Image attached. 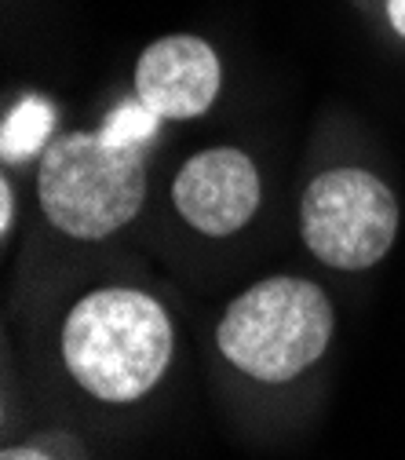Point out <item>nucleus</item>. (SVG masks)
<instances>
[{
    "instance_id": "obj_1",
    "label": "nucleus",
    "mask_w": 405,
    "mask_h": 460,
    "mask_svg": "<svg viewBox=\"0 0 405 460\" xmlns=\"http://www.w3.org/2000/svg\"><path fill=\"white\" fill-rule=\"evenodd\" d=\"M168 311L139 289H95L81 296L63 325L70 376L99 402H139L172 362Z\"/></svg>"
},
{
    "instance_id": "obj_2",
    "label": "nucleus",
    "mask_w": 405,
    "mask_h": 460,
    "mask_svg": "<svg viewBox=\"0 0 405 460\" xmlns=\"http://www.w3.org/2000/svg\"><path fill=\"white\" fill-rule=\"evenodd\" d=\"M37 198L63 234L81 242L110 238L146 201V146H118L102 132L55 139L40 157Z\"/></svg>"
},
{
    "instance_id": "obj_3",
    "label": "nucleus",
    "mask_w": 405,
    "mask_h": 460,
    "mask_svg": "<svg viewBox=\"0 0 405 460\" xmlns=\"http://www.w3.org/2000/svg\"><path fill=\"white\" fill-rule=\"evenodd\" d=\"M332 340V304L314 281L267 278L226 307L216 343L230 366L263 384H285L311 369Z\"/></svg>"
},
{
    "instance_id": "obj_4",
    "label": "nucleus",
    "mask_w": 405,
    "mask_h": 460,
    "mask_svg": "<svg viewBox=\"0 0 405 460\" xmlns=\"http://www.w3.org/2000/svg\"><path fill=\"white\" fill-rule=\"evenodd\" d=\"M300 230L307 249L339 270L380 263L398 234V201L383 180L362 168H332L304 190Z\"/></svg>"
},
{
    "instance_id": "obj_5",
    "label": "nucleus",
    "mask_w": 405,
    "mask_h": 460,
    "mask_svg": "<svg viewBox=\"0 0 405 460\" xmlns=\"http://www.w3.org/2000/svg\"><path fill=\"white\" fill-rule=\"evenodd\" d=\"M260 198V172L252 157L234 146H212L194 154L172 183V201H176L180 216L212 238L242 230L256 216Z\"/></svg>"
},
{
    "instance_id": "obj_6",
    "label": "nucleus",
    "mask_w": 405,
    "mask_h": 460,
    "mask_svg": "<svg viewBox=\"0 0 405 460\" xmlns=\"http://www.w3.org/2000/svg\"><path fill=\"white\" fill-rule=\"evenodd\" d=\"M223 84V70L208 40L172 33L154 40L136 63V95L161 121H190L208 113Z\"/></svg>"
},
{
    "instance_id": "obj_7",
    "label": "nucleus",
    "mask_w": 405,
    "mask_h": 460,
    "mask_svg": "<svg viewBox=\"0 0 405 460\" xmlns=\"http://www.w3.org/2000/svg\"><path fill=\"white\" fill-rule=\"evenodd\" d=\"M51 128H55V106L44 95L19 99V106L4 118V132H0V157H4L8 164L30 161L33 154L44 150Z\"/></svg>"
},
{
    "instance_id": "obj_8",
    "label": "nucleus",
    "mask_w": 405,
    "mask_h": 460,
    "mask_svg": "<svg viewBox=\"0 0 405 460\" xmlns=\"http://www.w3.org/2000/svg\"><path fill=\"white\" fill-rule=\"evenodd\" d=\"M157 125H161V118L136 95L113 110L99 132L118 146H150V139L157 136Z\"/></svg>"
},
{
    "instance_id": "obj_9",
    "label": "nucleus",
    "mask_w": 405,
    "mask_h": 460,
    "mask_svg": "<svg viewBox=\"0 0 405 460\" xmlns=\"http://www.w3.org/2000/svg\"><path fill=\"white\" fill-rule=\"evenodd\" d=\"M12 219H15V194L8 180H0V234L12 230Z\"/></svg>"
},
{
    "instance_id": "obj_10",
    "label": "nucleus",
    "mask_w": 405,
    "mask_h": 460,
    "mask_svg": "<svg viewBox=\"0 0 405 460\" xmlns=\"http://www.w3.org/2000/svg\"><path fill=\"white\" fill-rule=\"evenodd\" d=\"M0 460H55V456L37 449V446H12V449L0 453Z\"/></svg>"
},
{
    "instance_id": "obj_11",
    "label": "nucleus",
    "mask_w": 405,
    "mask_h": 460,
    "mask_svg": "<svg viewBox=\"0 0 405 460\" xmlns=\"http://www.w3.org/2000/svg\"><path fill=\"white\" fill-rule=\"evenodd\" d=\"M387 22L394 33L405 37V0H387Z\"/></svg>"
}]
</instances>
